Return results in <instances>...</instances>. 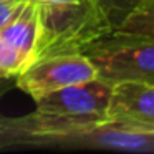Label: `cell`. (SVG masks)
I'll return each mask as SVG.
<instances>
[{"instance_id": "cell-1", "label": "cell", "mask_w": 154, "mask_h": 154, "mask_svg": "<svg viewBox=\"0 0 154 154\" xmlns=\"http://www.w3.org/2000/svg\"><path fill=\"white\" fill-rule=\"evenodd\" d=\"M38 5L40 27L33 61L57 55H86L94 43L114 33L96 0L38 2Z\"/></svg>"}, {"instance_id": "cell-2", "label": "cell", "mask_w": 154, "mask_h": 154, "mask_svg": "<svg viewBox=\"0 0 154 154\" xmlns=\"http://www.w3.org/2000/svg\"><path fill=\"white\" fill-rule=\"evenodd\" d=\"M86 57L98 78L111 85L154 83V37L114 32L94 43Z\"/></svg>"}, {"instance_id": "cell-3", "label": "cell", "mask_w": 154, "mask_h": 154, "mask_svg": "<svg viewBox=\"0 0 154 154\" xmlns=\"http://www.w3.org/2000/svg\"><path fill=\"white\" fill-rule=\"evenodd\" d=\"M96 76V68L86 55H57L27 65V68L15 78V86L33 100H38L51 91L83 83Z\"/></svg>"}, {"instance_id": "cell-4", "label": "cell", "mask_w": 154, "mask_h": 154, "mask_svg": "<svg viewBox=\"0 0 154 154\" xmlns=\"http://www.w3.org/2000/svg\"><path fill=\"white\" fill-rule=\"evenodd\" d=\"M106 116L108 121L128 129L154 133V83L113 85Z\"/></svg>"}, {"instance_id": "cell-5", "label": "cell", "mask_w": 154, "mask_h": 154, "mask_svg": "<svg viewBox=\"0 0 154 154\" xmlns=\"http://www.w3.org/2000/svg\"><path fill=\"white\" fill-rule=\"evenodd\" d=\"M38 27H40V5L37 0L23 2L18 14L0 30V37L10 43L15 50L33 61V53L37 47Z\"/></svg>"}, {"instance_id": "cell-6", "label": "cell", "mask_w": 154, "mask_h": 154, "mask_svg": "<svg viewBox=\"0 0 154 154\" xmlns=\"http://www.w3.org/2000/svg\"><path fill=\"white\" fill-rule=\"evenodd\" d=\"M116 32L154 37V0H139V4L121 22Z\"/></svg>"}, {"instance_id": "cell-7", "label": "cell", "mask_w": 154, "mask_h": 154, "mask_svg": "<svg viewBox=\"0 0 154 154\" xmlns=\"http://www.w3.org/2000/svg\"><path fill=\"white\" fill-rule=\"evenodd\" d=\"M27 65L30 60L0 37V78H17Z\"/></svg>"}, {"instance_id": "cell-8", "label": "cell", "mask_w": 154, "mask_h": 154, "mask_svg": "<svg viewBox=\"0 0 154 154\" xmlns=\"http://www.w3.org/2000/svg\"><path fill=\"white\" fill-rule=\"evenodd\" d=\"M100 7L106 14L108 20L111 22L114 32L121 25V22L129 15V12L139 4V0H98Z\"/></svg>"}, {"instance_id": "cell-9", "label": "cell", "mask_w": 154, "mask_h": 154, "mask_svg": "<svg viewBox=\"0 0 154 154\" xmlns=\"http://www.w3.org/2000/svg\"><path fill=\"white\" fill-rule=\"evenodd\" d=\"M23 2L18 0H0V30L7 23H10L12 18L18 14Z\"/></svg>"}, {"instance_id": "cell-10", "label": "cell", "mask_w": 154, "mask_h": 154, "mask_svg": "<svg viewBox=\"0 0 154 154\" xmlns=\"http://www.w3.org/2000/svg\"><path fill=\"white\" fill-rule=\"evenodd\" d=\"M14 85H15V78H0V98L7 94L14 88Z\"/></svg>"}, {"instance_id": "cell-11", "label": "cell", "mask_w": 154, "mask_h": 154, "mask_svg": "<svg viewBox=\"0 0 154 154\" xmlns=\"http://www.w3.org/2000/svg\"><path fill=\"white\" fill-rule=\"evenodd\" d=\"M18 2H30V0H18Z\"/></svg>"}]
</instances>
